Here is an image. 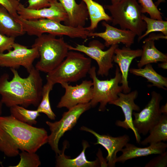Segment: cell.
<instances>
[{"label": "cell", "instance_id": "18", "mask_svg": "<svg viewBox=\"0 0 167 167\" xmlns=\"http://www.w3.org/2000/svg\"><path fill=\"white\" fill-rule=\"evenodd\" d=\"M167 36L163 34H156L152 33L143 41L141 58L138 63V68L153 63L167 62V54L159 50L155 47V41L159 39H167Z\"/></svg>", "mask_w": 167, "mask_h": 167}, {"label": "cell", "instance_id": "25", "mask_svg": "<svg viewBox=\"0 0 167 167\" xmlns=\"http://www.w3.org/2000/svg\"><path fill=\"white\" fill-rule=\"evenodd\" d=\"M149 135L140 142L143 146L167 141V114H162L158 122L149 131Z\"/></svg>", "mask_w": 167, "mask_h": 167}, {"label": "cell", "instance_id": "17", "mask_svg": "<svg viewBox=\"0 0 167 167\" xmlns=\"http://www.w3.org/2000/svg\"><path fill=\"white\" fill-rule=\"evenodd\" d=\"M142 49H132L129 47L124 46L122 49L117 47L114 51L113 61L118 64L121 71L122 84L123 93H128L131 88L128 85V77L130 65L135 58L141 56Z\"/></svg>", "mask_w": 167, "mask_h": 167}, {"label": "cell", "instance_id": "33", "mask_svg": "<svg viewBox=\"0 0 167 167\" xmlns=\"http://www.w3.org/2000/svg\"><path fill=\"white\" fill-rule=\"evenodd\" d=\"M55 0H28L27 7L32 9H39L50 6Z\"/></svg>", "mask_w": 167, "mask_h": 167}, {"label": "cell", "instance_id": "20", "mask_svg": "<svg viewBox=\"0 0 167 167\" xmlns=\"http://www.w3.org/2000/svg\"><path fill=\"white\" fill-rule=\"evenodd\" d=\"M124 147L121 151L122 154L117 157L116 162L124 163L128 160L139 157L161 154L166 151L167 144L160 142L150 144L147 147L140 148L128 143Z\"/></svg>", "mask_w": 167, "mask_h": 167}, {"label": "cell", "instance_id": "28", "mask_svg": "<svg viewBox=\"0 0 167 167\" xmlns=\"http://www.w3.org/2000/svg\"><path fill=\"white\" fill-rule=\"evenodd\" d=\"M142 18L146 24V29L144 34L138 38L139 41L150 33L160 32L165 36H167V21L150 18L143 14Z\"/></svg>", "mask_w": 167, "mask_h": 167}, {"label": "cell", "instance_id": "2", "mask_svg": "<svg viewBox=\"0 0 167 167\" xmlns=\"http://www.w3.org/2000/svg\"><path fill=\"white\" fill-rule=\"evenodd\" d=\"M13 74L9 80L7 73L0 77L1 101L10 108L15 105L25 108L32 105L37 106L41 98L43 87L40 71L34 67L26 78L21 77L16 69L10 68Z\"/></svg>", "mask_w": 167, "mask_h": 167}, {"label": "cell", "instance_id": "38", "mask_svg": "<svg viewBox=\"0 0 167 167\" xmlns=\"http://www.w3.org/2000/svg\"><path fill=\"white\" fill-rule=\"evenodd\" d=\"M121 0H110L111 4H116L119 2Z\"/></svg>", "mask_w": 167, "mask_h": 167}, {"label": "cell", "instance_id": "9", "mask_svg": "<svg viewBox=\"0 0 167 167\" xmlns=\"http://www.w3.org/2000/svg\"><path fill=\"white\" fill-rule=\"evenodd\" d=\"M104 45L99 41H93L88 46L76 44L75 47L68 45L69 50L78 51L83 53L94 60L98 66L97 75L107 76L110 70L113 67V58L114 51L118 47V44L112 45L107 50H103Z\"/></svg>", "mask_w": 167, "mask_h": 167}, {"label": "cell", "instance_id": "3", "mask_svg": "<svg viewBox=\"0 0 167 167\" xmlns=\"http://www.w3.org/2000/svg\"><path fill=\"white\" fill-rule=\"evenodd\" d=\"M68 45L63 37L57 38L49 34L37 37L32 46L37 49L40 58L35 68L47 73L53 70L66 57L69 51Z\"/></svg>", "mask_w": 167, "mask_h": 167}, {"label": "cell", "instance_id": "16", "mask_svg": "<svg viewBox=\"0 0 167 167\" xmlns=\"http://www.w3.org/2000/svg\"><path fill=\"white\" fill-rule=\"evenodd\" d=\"M105 28L104 32H90L88 37H98L105 41L104 45L107 47L121 43L125 46L130 47L134 43L136 34L128 30L119 29L110 25L104 21L102 23Z\"/></svg>", "mask_w": 167, "mask_h": 167}, {"label": "cell", "instance_id": "14", "mask_svg": "<svg viewBox=\"0 0 167 167\" xmlns=\"http://www.w3.org/2000/svg\"><path fill=\"white\" fill-rule=\"evenodd\" d=\"M138 94V91L136 90L128 93L120 92L118 94V97L117 99L109 104L120 107L124 114V120L116 121L115 125L127 130H131L135 135L136 142L140 144L141 137L134 126L132 118L133 111L137 112L140 111V107L135 102V100L137 98Z\"/></svg>", "mask_w": 167, "mask_h": 167}, {"label": "cell", "instance_id": "5", "mask_svg": "<svg viewBox=\"0 0 167 167\" xmlns=\"http://www.w3.org/2000/svg\"><path fill=\"white\" fill-rule=\"evenodd\" d=\"M104 7L111 15L113 25H119L121 29L129 30L138 37L146 31V24L142 19L141 8L137 0H121Z\"/></svg>", "mask_w": 167, "mask_h": 167}, {"label": "cell", "instance_id": "26", "mask_svg": "<svg viewBox=\"0 0 167 167\" xmlns=\"http://www.w3.org/2000/svg\"><path fill=\"white\" fill-rule=\"evenodd\" d=\"M10 111L11 115L17 120L32 126L36 124V119L40 115V113L36 109L28 110L19 105L11 107Z\"/></svg>", "mask_w": 167, "mask_h": 167}, {"label": "cell", "instance_id": "1", "mask_svg": "<svg viewBox=\"0 0 167 167\" xmlns=\"http://www.w3.org/2000/svg\"><path fill=\"white\" fill-rule=\"evenodd\" d=\"M48 136L44 128L21 122L11 115L0 116V151L7 157L17 156L19 151L36 152L47 143Z\"/></svg>", "mask_w": 167, "mask_h": 167}, {"label": "cell", "instance_id": "10", "mask_svg": "<svg viewBox=\"0 0 167 167\" xmlns=\"http://www.w3.org/2000/svg\"><path fill=\"white\" fill-rule=\"evenodd\" d=\"M151 99L143 109L132 113L134 117L133 125L139 135H147L158 122L162 115L160 106L162 96L155 91L151 92Z\"/></svg>", "mask_w": 167, "mask_h": 167}, {"label": "cell", "instance_id": "12", "mask_svg": "<svg viewBox=\"0 0 167 167\" xmlns=\"http://www.w3.org/2000/svg\"><path fill=\"white\" fill-rule=\"evenodd\" d=\"M10 0L18 15L23 19L35 20L46 19L64 23L67 20V14L57 0L54 1L48 7L37 10L25 7L16 0Z\"/></svg>", "mask_w": 167, "mask_h": 167}, {"label": "cell", "instance_id": "41", "mask_svg": "<svg viewBox=\"0 0 167 167\" xmlns=\"http://www.w3.org/2000/svg\"><path fill=\"white\" fill-rule=\"evenodd\" d=\"M17 0V1L19 2L20 0Z\"/></svg>", "mask_w": 167, "mask_h": 167}, {"label": "cell", "instance_id": "15", "mask_svg": "<svg viewBox=\"0 0 167 167\" xmlns=\"http://www.w3.org/2000/svg\"><path fill=\"white\" fill-rule=\"evenodd\" d=\"M80 129L89 132L96 138L97 142L94 144H100L107 151L108 155L106 158L108 166L113 167L115 166L117 153L121 151L126 144L128 143L129 136L125 134L122 136L113 137L109 135H100L93 130L85 126H82Z\"/></svg>", "mask_w": 167, "mask_h": 167}, {"label": "cell", "instance_id": "4", "mask_svg": "<svg viewBox=\"0 0 167 167\" xmlns=\"http://www.w3.org/2000/svg\"><path fill=\"white\" fill-rule=\"evenodd\" d=\"M92 59L74 51H69L64 60L47 73V81L54 85L76 82L85 77L91 68Z\"/></svg>", "mask_w": 167, "mask_h": 167}, {"label": "cell", "instance_id": "30", "mask_svg": "<svg viewBox=\"0 0 167 167\" xmlns=\"http://www.w3.org/2000/svg\"><path fill=\"white\" fill-rule=\"evenodd\" d=\"M138 2L141 7L143 14H148L152 19L163 20L161 13L158 9L152 0H138Z\"/></svg>", "mask_w": 167, "mask_h": 167}, {"label": "cell", "instance_id": "39", "mask_svg": "<svg viewBox=\"0 0 167 167\" xmlns=\"http://www.w3.org/2000/svg\"><path fill=\"white\" fill-rule=\"evenodd\" d=\"M2 102L1 100H0V116L2 114Z\"/></svg>", "mask_w": 167, "mask_h": 167}, {"label": "cell", "instance_id": "27", "mask_svg": "<svg viewBox=\"0 0 167 167\" xmlns=\"http://www.w3.org/2000/svg\"><path fill=\"white\" fill-rule=\"evenodd\" d=\"M54 85L47 81L46 84L43 86L42 98L36 109L39 113L45 114L49 119L52 120L55 119L56 115L51 108L49 95Z\"/></svg>", "mask_w": 167, "mask_h": 167}, {"label": "cell", "instance_id": "21", "mask_svg": "<svg viewBox=\"0 0 167 167\" xmlns=\"http://www.w3.org/2000/svg\"><path fill=\"white\" fill-rule=\"evenodd\" d=\"M83 150L80 154L76 157L70 159L67 157L64 152L67 147V143H64L61 153L57 156L56 165L57 167H95L100 165L99 159H97L93 161L87 160L85 151L89 146L88 143L85 141H83Z\"/></svg>", "mask_w": 167, "mask_h": 167}, {"label": "cell", "instance_id": "34", "mask_svg": "<svg viewBox=\"0 0 167 167\" xmlns=\"http://www.w3.org/2000/svg\"><path fill=\"white\" fill-rule=\"evenodd\" d=\"M0 4L4 6L13 16L17 14L10 0H0Z\"/></svg>", "mask_w": 167, "mask_h": 167}, {"label": "cell", "instance_id": "37", "mask_svg": "<svg viewBox=\"0 0 167 167\" xmlns=\"http://www.w3.org/2000/svg\"><path fill=\"white\" fill-rule=\"evenodd\" d=\"M166 0H157L154 3L156 6L157 7L161 3L165 2Z\"/></svg>", "mask_w": 167, "mask_h": 167}, {"label": "cell", "instance_id": "6", "mask_svg": "<svg viewBox=\"0 0 167 167\" xmlns=\"http://www.w3.org/2000/svg\"><path fill=\"white\" fill-rule=\"evenodd\" d=\"M14 17L21 25L25 33L30 36L38 37L48 33L55 36H66L72 38L86 39L90 32L86 27H73L49 19L26 20L21 17L18 14Z\"/></svg>", "mask_w": 167, "mask_h": 167}, {"label": "cell", "instance_id": "36", "mask_svg": "<svg viewBox=\"0 0 167 167\" xmlns=\"http://www.w3.org/2000/svg\"><path fill=\"white\" fill-rule=\"evenodd\" d=\"M158 66L159 67L164 69H167V62H162L161 63L158 64Z\"/></svg>", "mask_w": 167, "mask_h": 167}, {"label": "cell", "instance_id": "24", "mask_svg": "<svg viewBox=\"0 0 167 167\" xmlns=\"http://www.w3.org/2000/svg\"><path fill=\"white\" fill-rule=\"evenodd\" d=\"M144 68H131L130 72L134 75L145 78L148 82L152 84V86L166 90L167 78L158 73L153 68L151 64L145 65Z\"/></svg>", "mask_w": 167, "mask_h": 167}, {"label": "cell", "instance_id": "40", "mask_svg": "<svg viewBox=\"0 0 167 167\" xmlns=\"http://www.w3.org/2000/svg\"><path fill=\"white\" fill-rule=\"evenodd\" d=\"M2 165V162L0 160V165Z\"/></svg>", "mask_w": 167, "mask_h": 167}, {"label": "cell", "instance_id": "22", "mask_svg": "<svg viewBox=\"0 0 167 167\" xmlns=\"http://www.w3.org/2000/svg\"><path fill=\"white\" fill-rule=\"evenodd\" d=\"M0 33L15 38L22 36L25 33L14 17L0 4Z\"/></svg>", "mask_w": 167, "mask_h": 167}, {"label": "cell", "instance_id": "13", "mask_svg": "<svg viewBox=\"0 0 167 167\" xmlns=\"http://www.w3.org/2000/svg\"><path fill=\"white\" fill-rule=\"evenodd\" d=\"M65 93L62 97L57 107H65L68 109L80 104L89 102L92 97V80H83L79 84L72 86L68 83L61 84Z\"/></svg>", "mask_w": 167, "mask_h": 167}, {"label": "cell", "instance_id": "19", "mask_svg": "<svg viewBox=\"0 0 167 167\" xmlns=\"http://www.w3.org/2000/svg\"><path fill=\"white\" fill-rule=\"evenodd\" d=\"M62 5L68 17L65 25L73 27H83L89 15L85 3L82 1L78 4L75 0H57Z\"/></svg>", "mask_w": 167, "mask_h": 167}, {"label": "cell", "instance_id": "31", "mask_svg": "<svg viewBox=\"0 0 167 167\" xmlns=\"http://www.w3.org/2000/svg\"><path fill=\"white\" fill-rule=\"evenodd\" d=\"M159 155L150 160L145 167H166L167 166V152Z\"/></svg>", "mask_w": 167, "mask_h": 167}, {"label": "cell", "instance_id": "35", "mask_svg": "<svg viewBox=\"0 0 167 167\" xmlns=\"http://www.w3.org/2000/svg\"><path fill=\"white\" fill-rule=\"evenodd\" d=\"M160 110L162 113L167 114V103L164 105L160 107Z\"/></svg>", "mask_w": 167, "mask_h": 167}, {"label": "cell", "instance_id": "7", "mask_svg": "<svg viewBox=\"0 0 167 167\" xmlns=\"http://www.w3.org/2000/svg\"><path fill=\"white\" fill-rule=\"evenodd\" d=\"M88 74L92 79V97L90 103L91 107L96 106L99 103V111H104L108 104L116 100L118 94L123 91L122 86L119 85L122 76L118 66H116L114 77L109 80H100L96 76V68L92 66Z\"/></svg>", "mask_w": 167, "mask_h": 167}, {"label": "cell", "instance_id": "8", "mask_svg": "<svg viewBox=\"0 0 167 167\" xmlns=\"http://www.w3.org/2000/svg\"><path fill=\"white\" fill-rule=\"evenodd\" d=\"M91 107L90 102L78 104L63 113L60 120L54 122L47 121L51 133L48 136V142L56 156L61 153L58 143L61 138L66 131L76 124L80 116Z\"/></svg>", "mask_w": 167, "mask_h": 167}, {"label": "cell", "instance_id": "23", "mask_svg": "<svg viewBox=\"0 0 167 167\" xmlns=\"http://www.w3.org/2000/svg\"><path fill=\"white\" fill-rule=\"evenodd\" d=\"M81 1L85 3L87 6L90 20V26L86 27L88 31L93 32L101 21L111 22V17L105 13L104 8L101 5L93 0Z\"/></svg>", "mask_w": 167, "mask_h": 167}, {"label": "cell", "instance_id": "11", "mask_svg": "<svg viewBox=\"0 0 167 167\" xmlns=\"http://www.w3.org/2000/svg\"><path fill=\"white\" fill-rule=\"evenodd\" d=\"M12 47L13 50L0 54V66L16 69L22 66L29 72L34 67L33 63L35 60L39 57L37 50L33 47L29 49L16 43Z\"/></svg>", "mask_w": 167, "mask_h": 167}, {"label": "cell", "instance_id": "32", "mask_svg": "<svg viewBox=\"0 0 167 167\" xmlns=\"http://www.w3.org/2000/svg\"><path fill=\"white\" fill-rule=\"evenodd\" d=\"M15 38L0 33V54L3 53L6 51H8L12 49L13 45L15 43Z\"/></svg>", "mask_w": 167, "mask_h": 167}, {"label": "cell", "instance_id": "29", "mask_svg": "<svg viewBox=\"0 0 167 167\" xmlns=\"http://www.w3.org/2000/svg\"><path fill=\"white\" fill-rule=\"evenodd\" d=\"M20 160L17 165L11 167H38L41 165L39 156L36 152L21 151Z\"/></svg>", "mask_w": 167, "mask_h": 167}]
</instances>
